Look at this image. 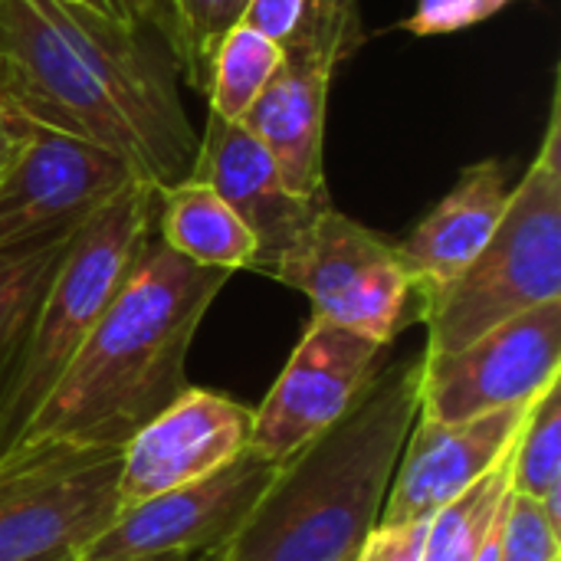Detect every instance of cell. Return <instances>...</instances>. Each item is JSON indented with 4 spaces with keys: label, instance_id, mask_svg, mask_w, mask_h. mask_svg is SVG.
Instances as JSON below:
<instances>
[{
    "label": "cell",
    "instance_id": "1",
    "mask_svg": "<svg viewBox=\"0 0 561 561\" xmlns=\"http://www.w3.org/2000/svg\"><path fill=\"white\" fill-rule=\"evenodd\" d=\"M230 273L148 240L118 296L30 417L20 444L122 450L187 388L191 342Z\"/></svg>",
    "mask_w": 561,
    "mask_h": 561
},
{
    "label": "cell",
    "instance_id": "2",
    "mask_svg": "<svg viewBox=\"0 0 561 561\" xmlns=\"http://www.w3.org/2000/svg\"><path fill=\"white\" fill-rule=\"evenodd\" d=\"M424 358H394L358 404L283 463L220 561H355L421 414Z\"/></svg>",
    "mask_w": 561,
    "mask_h": 561
},
{
    "label": "cell",
    "instance_id": "3",
    "mask_svg": "<svg viewBox=\"0 0 561 561\" xmlns=\"http://www.w3.org/2000/svg\"><path fill=\"white\" fill-rule=\"evenodd\" d=\"M561 299V92L536 161L513 187L506 214L477 260L447 286L421 293L424 358H444L490 329Z\"/></svg>",
    "mask_w": 561,
    "mask_h": 561
},
{
    "label": "cell",
    "instance_id": "4",
    "mask_svg": "<svg viewBox=\"0 0 561 561\" xmlns=\"http://www.w3.org/2000/svg\"><path fill=\"white\" fill-rule=\"evenodd\" d=\"M154 214L158 191L131 181L72 233L36 306L30 335L0 385V457L16 447L49 388L118 296L154 237Z\"/></svg>",
    "mask_w": 561,
    "mask_h": 561
},
{
    "label": "cell",
    "instance_id": "5",
    "mask_svg": "<svg viewBox=\"0 0 561 561\" xmlns=\"http://www.w3.org/2000/svg\"><path fill=\"white\" fill-rule=\"evenodd\" d=\"M270 276L309 296L312 319L381 345H391L408 322H417L421 286L398 240L381 237L332 204L302 227Z\"/></svg>",
    "mask_w": 561,
    "mask_h": 561
},
{
    "label": "cell",
    "instance_id": "6",
    "mask_svg": "<svg viewBox=\"0 0 561 561\" xmlns=\"http://www.w3.org/2000/svg\"><path fill=\"white\" fill-rule=\"evenodd\" d=\"M0 108L39 131L102 148L145 181L131 128L66 43L43 0H0Z\"/></svg>",
    "mask_w": 561,
    "mask_h": 561
},
{
    "label": "cell",
    "instance_id": "7",
    "mask_svg": "<svg viewBox=\"0 0 561 561\" xmlns=\"http://www.w3.org/2000/svg\"><path fill=\"white\" fill-rule=\"evenodd\" d=\"M122 450L20 444L0 457V561L79 552L118 516Z\"/></svg>",
    "mask_w": 561,
    "mask_h": 561
},
{
    "label": "cell",
    "instance_id": "8",
    "mask_svg": "<svg viewBox=\"0 0 561 561\" xmlns=\"http://www.w3.org/2000/svg\"><path fill=\"white\" fill-rule=\"evenodd\" d=\"M362 46L358 0H312L302 26L283 43V62L240 122L283 171L293 194L329 201L325 112L335 69Z\"/></svg>",
    "mask_w": 561,
    "mask_h": 561
},
{
    "label": "cell",
    "instance_id": "9",
    "mask_svg": "<svg viewBox=\"0 0 561 561\" xmlns=\"http://www.w3.org/2000/svg\"><path fill=\"white\" fill-rule=\"evenodd\" d=\"M391 345L312 319L283 375L253 411L250 450L270 463H289L335 427L381 375Z\"/></svg>",
    "mask_w": 561,
    "mask_h": 561
},
{
    "label": "cell",
    "instance_id": "10",
    "mask_svg": "<svg viewBox=\"0 0 561 561\" xmlns=\"http://www.w3.org/2000/svg\"><path fill=\"white\" fill-rule=\"evenodd\" d=\"M283 463H270L253 450H243L217 473L118 513L92 542L76 552V559L138 561L220 552L247 526Z\"/></svg>",
    "mask_w": 561,
    "mask_h": 561
},
{
    "label": "cell",
    "instance_id": "11",
    "mask_svg": "<svg viewBox=\"0 0 561 561\" xmlns=\"http://www.w3.org/2000/svg\"><path fill=\"white\" fill-rule=\"evenodd\" d=\"M559 368L561 299H556L490 329L454 355L424 358L421 417L457 424L529 404L561 378Z\"/></svg>",
    "mask_w": 561,
    "mask_h": 561
},
{
    "label": "cell",
    "instance_id": "12",
    "mask_svg": "<svg viewBox=\"0 0 561 561\" xmlns=\"http://www.w3.org/2000/svg\"><path fill=\"white\" fill-rule=\"evenodd\" d=\"M138 174L115 154L53 131H36L0 178V250L76 233Z\"/></svg>",
    "mask_w": 561,
    "mask_h": 561
},
{
    "label": "cell",
    "instance_id": "13",
    "mask_svg": "<svg viewBox=\"0 0 561 561\" xmlns=\"http://www.w3.org/2000/svg\"><path fill=\"white\" fill-rule=\"evenodd\" d=\"M253 411L230 394L187 388L118 457V513L197 483L250 450Z\"/></svg>",
    "mask_w": 561,
    "mask_h": 561
},
{
    "label": "cell",
    "instance_id": "14",
    "mask_svg": "<svg viewBox=\"0 0 561 561\" xmlns=\"http://www.w3.org/2000/svg\"><path fill=\"white\" fill-rule=\"evenodd\" d=\"M529 404L457 424L417 414L394 467L378 526L431 523L450 500L470 490L513 450Z\"/></svg>",
    "mask_w": 561,
    "mask_h": 561
},
{
    "label": "cell",
    "instance_id": "15",
    "mask_svg": "<svg viewBox=\"0 0 561 561\" xmlns=\"http://www.w3.org/2000/svg\"><path fill=\"white\" fill-rule=\"evenodd\" d=\"M191 178L217 191L230 210L256 237V273L270 276L273 263L302 233V227L332 201H306L293 194L283 181L279 164L266 145L243 125L207 115L204 135L197 138V154Z\"/></svg>",
    "mask_w": 561,
    "mask_h": 561
},
{
    "label": "cell",
    "instance_id": "16",
    "mask_svg": "<svg viewBox=\"0 0 561 561\" xmlns=\"http://www.w3.org/2000/svg\"><path fill=\"white\" fill-rule=\"evenodd\" d=\"M510 194L513 187L506 161H477L463 168L450 194L437 201L404 240H398L421 293L447 286L477 260V253L496 233Z\"/></svg>",
    "mask_w": 561,
    "mask_h": 561
},
{
    "label": "cell",
    "instance_id": "17",
    "mask_svg": "<svg viewBox=\"0 0 561 561\" xmlns=\"http://www.w3.org/2000/svg\"><path fill=\"white\" fill-rule=\"evenodd\" d=\"M154 237L178 256L207 270H253L256 237L207 184L187 178L158 194Z\"/></svg>",
    "mask_w": 561,
    "mask_h": 561
},
{
    "label": "cell",
    "instance_id": "18",
    "mask_svg": "<svg viewBox=\"0 0 561 561\" xmlns=\"http://www.w3.org/2000/svg\"><path fill=\"white\" fill-rule=\"evenodd\" d=\"M69 237L33 243V247H16V250H0V385L7 371L13 368L36 306L69 247Z\"/></svg>",
    "mask_w": 561,
    "mask_h": 561
},
{
    "label": "cell",
    "instance_id": "19",
    "mask_svg": "<svg viewBox=\"0 0 561 561\" xmlns=\"http://www.w3.org/2000/svg\"><path fill=\"white\" fill-rule=\"evenodd\" d=\"M283 62V46L270 36L256 33L253 26H233L214 53L210 79H207V102L210 115L240 125L260 92L270 85L273 72Z\"/></svg>",
    "mask_w": 561,
    "mask_h": 561
},
{
    "label": "cell",
    "instance_id": "20",
    "mask_svg": "<svg viewBox=\"0 0 561 561\" xmlns=\"http://www.w3.org/2000/svg\"><path fill=\"white\" fill-rule=\"evenodd\" d=\"M510 454L427 523L424 561H473L480 556L500 510L510 500Z\"/></svg>",
    "mask_w": 561,
    "mask_h": 561
},
{
    "label": "cell",
    "instance_id": "21",
    "mask_svg": "<svg viewBox=\"0 0 561 561\" xmlns=\"http://www.w3.org/2000/svg\"><path fill=\"white\" fill-rule=\"evenodd\" d=\"M510 493L561 510V378L529 404L510 454Z\"/></svg>",
    "mask_w": 561,
    "mask_h": 561
},
{
    "label": "cell",
    "instance_id": "22",
    "mask_svg": "<svg viewBox=\"0 0 561 561\" xmlns=\"http://www.w3.org/2000/svg\"><path fill=\"white\" fill-rule=\"evenodd\" d=\"M250 0H164V43L178 76L197 92L207 89L214 53L224 36L243 23Z\"/></svg>",
    "mask_w": 561,
    "mask_h": 561
},
{
    "label": "cell",
    "instance_id": "23",
    "mask_svg": "<svg viewBox=\"0 0 561 561\" xmlns=\"http://www.w3.org/2000/svg\"><path fill=\"white\" fill-rule=\"evenodd\" d=\"M496 561H561V510L510 493Z\"/></svg>",
    "mask_w": 561,
    "mask_h": 561
},
{
    "label": "cell",
    "instance_id": "24",
    "mask_svg": "<svg viewBox=\"0 0 561 561\" xmlns=\"http://www.w3.org/2000/svg\"><path fill=\"white\" fill-rule=\"evenodd\" d=\"M506 3L513 0H417L414 13L401 26L414 36H444L496 16Z\"/></svg>",
    "mask_w": 561,
    "mask_h": 561
},
{
    "label": "cell",
    "instance_id": "25",
    "mask_svg": "<svg viewBox=\"0 0 561 561\" xmlns=\"http://www.w3.org/2000/svg\"><path fill=\"white\" fill-rule=\"evenodd\" d=\"M427 542V523H408V526H375L355 561H424Z\"/></svg>",
    "mask_w": 561,
    "mask_h": 561
},
{
    "label": "cell",
    "instance_id": "26",
    "mask_svg": "<svg viewBox=\"0 0 561 561\" xmlns=\"http://www.w3.org/2000/svg\"><path fill=\"white\" fill-rule=\"evenodd\" d=\"M309 7H312V0H250L243 23L283 46L296 36Z\"/></svg>",
    "mask_w": 561,
    "mask_h": 561
},
{
    "label": "cell",
    "instance_id": "27",
    "mask_svg": "<svg viewBox=\"0 0 561 561\" xmlns=\"http://www.w3.org/2000/svg\"><path fill=\"white\" fill-rule=\"evenodd\" d=\"M105 3L118 23L158 30L164 36V0H105Z\"/></svg>",
    "mask_w": 561,
    "mask_h": 561
},
{
    "label": "cell",
    "instance_id": "28",
    "mask_svg": "<svg viewBox=\"0 0 561 561\" xmlns=\"http://www.w3.org/2000/svg\"><path fill=\"white\" fill-rule=\"evenodd\" d=\"M39 128L26 125L23 118H16L13 112L0 108V178L10 171V164L23 154V148L36 138Z\"/></svg>",
    "mask_w": 561,
    "mask_h": 561
},
{
    "label": "cell",
    "instance_id": "29",
    "mask_svg": "<svg viewBox=\"0 0 561 561\" xmlns=\"http://www.w3.org/2000/svg\"><path fill=\"white\" fill-rule=\"evenodd\" d=\"M62 3H76V7H89V10L108 13V3H105V0H62ZM108 16H112V13H108Z\"/></svg>",
    "mask_w": 561,
    "mask_h": 561
},
{
    "label": "cell",
    "instance_id": "30",
    "mask_svg": "<svg viewBox=\"0 0 561 561\" xmlns=\"http://www.w3.org/2000/svg\"><path fill=\"white\" fill-rule=\"evenodd\" d=\"M187 559H194V556H154V559H138V561H187Z\"/></svg>",
    "mask_w": 561,
    "mask_h": 561
},
{
    "label": "cell",
    "instance_id": "31",
    "mask_svg": "<svg viewBox=\"0 0 561 561\" xmlns=\"http://www.w3.org/2000/svg\"><path fill=\"white\" fill-rule=\"evenodd\" d=\"M224 552V549H220ZM220 552H204V556H194V559L187 561H220Z\"/></svg>",
    "mask_w": 561,
    "mask_h": 561
},
{
    "label": "cell",
    "instance_id": "32",
    "mask_svg": "<svg viewBox=\"0 0 561 561\" xmlns=\"http://www.w3.org/2000/svg\"><path fill=\"white\" fill-rule=\"evenodd\" d=\"M39 561H76V552H59V556H49V559Z\"/></svg>",
    "mask_w": 561,
    "mask_h": 561
}]
</instances>
